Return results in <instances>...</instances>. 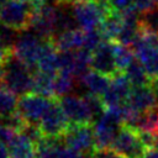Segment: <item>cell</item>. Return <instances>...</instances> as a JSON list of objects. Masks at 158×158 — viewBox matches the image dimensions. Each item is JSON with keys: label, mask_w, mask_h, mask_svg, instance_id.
I'll return each instance as SVG.
<instances>
[{"label": "cell", "mask_w": 158, "mask_h": 158, "mask_svg": "<svg viewBox=\"0 0 158 158\" xmlns=\"http://www.w3.org/2000/svg\"><path fill=\"white\" fill-rule=\"evenodd\" d=\"M33 73L31 72V67L14 56L7 63H5L2 85L20 96L31 93L33 89Z\"/></svg>", "instance_id": "6da1fadb"}, {"label": "cell", "mask_w": 158, "mask_h": 158, "mask_svg": "<svg viewBox=\"0 0 158 158\" xmlns=\"http://www.w3.org/2000/svg\"><path fill=\"white\" fill-rule=\"evenodd\" d=\"M33 7L30 0H7L0 9V23L16 30L27 31L31 27Z\"/></svg>", "instance_id": "7a4b0ae2"}, {"label": "cell", "mask_w": 158, "mask_h": 158, "mask_svg": "<svg viewBox=\"0 0 158 158\" xmlns=\"http://www.w3.org/2000/svg\"><path fill=\"white\" fill-rule=\"evenodd\" d=\"M57 98H47L37 93L21 95L17 104V111L30 123H38L42 116L48 111Z\"/></svg>", "instance_id": "3957f363"}, {"label": "cell", "mask_w": 158, "mask_h": 158, "mask_svg": "<svg viewBox=\"0 0 158 158\" xmlns=\"http://www.w3.org/2000/svg\"><path fill=\"white\" fill-rule=\"evenodd\" d=\"M37 125L44 137L62 138L65 135V132L70 126V122L67 115L64 114L63 109L60 107L58 98L54 100L52 106L42 116V118Z\"/></svg>", "instance_id": "277c9868"}, {"label": "cell", "mask_w": 158, "mask_h": 158, "mask_svg": "<svg viewBox=\"0 0 158 158\" xmlns=\"http://www.w3.org/2000/svg\"><path fill=\"white\" fill-rule=\"evenodd\" d=\"M74 19L79 28L84 31L98 30L105 17L96 0H81L70 4Z\"/></svg>", "instance_id": "5b68a950"}, {"label": "cell", "mask_w": 158, "mask_h": 158, "mask_svg": "<svg viewBox=\"0 0 158 158\" xmlns=\"http://www.w3.org/2000/svg\"><path fill=\"white\" fill-rule=\"evenodd\" d=\"M43 46V38L38 37L35 32L23 31V33L17 37L14 44V56L32 68L33 65H37Z\"/></svg>", "instance_id": "8992f818"}, {"label": "cell", "mask_w": 158, "mask_h": 158, "mask_svg": "<svg viewBox=\"0 0 158 158\" xmlns=\"http://www.w3.org/2000/svg\"><path fill=\"white\" fill-rule=\"evenodd\" d=\"M60 107L67 115L70 125L91 123L95 118L94 112L85 96L77 95H64L59 98Z\"/></svg>", "instance_id": "52a82bcc"}, {"label": "cell", "mask_w": 158, "mask_h": 158, "mask_svg": "<svg viewBox=\"0 0 158 158\" xmlns=\"http://www.w3.org/2000/svg\"><path fill=\"white\" fill-rule=\"evenodd\" d=\"M111 148L126 158H142L147 149L139 138L138 131L126 125L120 128Z\"/></svg>", "instance_id": "ba28073f"}, {"label": "cell", "mask_w": 158, "mask_h": 158, "mask_svg": "<svg viewBox=\"0 0 158 158\" xmlns=\"http://www.w3.org/2000/svg\"><path fill=\"white\" fill-rule=\"evenodd\" d=\"M57 6L47 2L33 10L31 30L38 37L49 40L57 33Z\"/></svg>", "instance_id": "9c48e42d"}, {"label": "cell", "mask_w": 158, "mask_h": 158, "mask_svg": "<svg viewBox=\"0 0 158 158\" xmlns=\"http://www.w3.org/2000/svg\"><path fill=\"white\" fill-rule=\"evenodd\" d=\"M64 144L80 151L83 153H93L95 149V135L91 123L70 125L65 135L62 137Z\"/></svg>", "instance_id": "30bf717a"}, {"label": "cell", "mask_w": 158, "mask_h": 158, "mask_svg": "<svg viewBox=\"0 0 158 158\" xmlns=\"http://www.w3.org/2000/svg\"><path fill=\"white\" fill-rule=\"evenodd\" d=\"M91 68L99 73H102L107 77H114L118 73L115 52H114V41L104 40L91 53Z\"/></svg>", "instance_id": "8fae6325"}, {"label": "cell", "mask_w": 158, "mask_h": 158, "mask_svg": "<svg viewBox=\"0 0 158 158\" xmlns=\"http://www.w3.org/2000/svg\"><path fill=\"white\" fill-rule=\"evenodd\" d=\"M131 89H132V84L130 83L125 73L118 72L117 74L111 77L110 86L101 96L105 107L118 106V105L126 104L128 95L131 93Z\"/></svg>", "instance_id": "7c38bea8"}, {"label": "cell", "mask_w": 158, "mask_h": 158, "mask_svg": "<svg viewBox=\"0 0 158 158\" xmlns=\"http://www.w3.org/2000/svg\"><path fill=\"white\" fill-rule=\"evenodd\" d=\"M127 104L133 111H147L157 106V99L149 84L132 86Z\"/></svg>", "instance_id": "4fadbf2b"}, {"label": "cell", "mask_w": 158, "mask_h": 158, "mask_svg": "<svg viewBox=\"0 0 158 158\" xmlns=\"http://www.w3.org/2000/svg\"><path fill=\"white\" fill-rule=\"evenodd\" d=\"M85 31L77 27L56 33L51 40L58 51H73L83 48Z\"/></svg>", "instance_id": "5bb4252c"}, {"label": "cell", "mask_w": 158, "mask_h": 158, "mask_svg": "<svg viewBox=\"0 0 158 158\" xmlns=\"http://www.w3.org/2000/svg\"><path fill=\"white\" fill-rule=\"evenodd\" d=\"M37 69L51 75L59 72V51L54 47L52 40H44L42 53L37 62Z\"/></svg>", "instance_id": "9a60e30c"}, {"label": "cell", "mask_w": 158, "mask_h": 158, "mask_svg": "<svg viewBox=\"0 0 158 158\" xmlns=\"http://www.w3.org/2000/svg\"><path fill=\"white\" fill-rule=\"evenodd\" d=\"M79 80H80L81 85L86 89L88 94L96 95V96H102L111 83L110 77H107L102 73H99L96 70L86 72Z\"/></svg>", "instance_id": "2e32d148"}, {"label": "cell", "mask_w": 158, "mask_h": 158, "mask_svg": "<svg viewBox=\"0 0 158 158\" xmlns=\"http://www.w3.org/2000/svg\"><path fill=\"white\" fill-rule=\"evenodd\" d=\"M11 158H35L36 144L22 132H17L7 144Z\"/></svg>", "instance_id": "e0dca14e"}, {"label": "cell", "mask_w": 158, "mask_h": 158, "mask_svg": "<svg viewBox=\"0 0 158 158\" xmlns=\"http://www.w3.org/2000/svg\"><path fill=\"white\" fill-rule=\"evenodd\" d=\"M123 20L120 14V11H112L109 15H106L99 27L102 38L107 41H117L118 35L122 30Z\"/></svg>", "instance_id": "ac0fdd59"}, {"label": "cell", "mask_w": 158, "mask_h": 158, "mask_svg": "<svg viewBox=\"0 0 158 158\" xmlns=\"http://www.w3.org/2000/svg\"><path fill=\"white\" fill-rule=\"evenodd\" d=\"M33 93L47 98H57L54 94V75L47 74L41 70L33 73Z\"/></svg>", "instance_id": "d6986e66"}, {"label": "cell", "mask_w": 158, "mask_h": 158, "mask_svg": "<svg viewBox=\"0 0 158 158\" xmlns=\"http://www.w3.org/2000/svg\"><path fill=\"white\" fill-rule=\"evenodd\" d=\"M19 100L16 94L0 84V120H4L17 111Z\"/></svg>", "instance_id": "ffe728a7"}, {"label": "cell", "mask_w": 158, "mask_h": 158, "mask_svg": "<svg viewBox=\"0 0 158 158\" xmlns=\"http://www.w3.org/2000/svg\"><path fill=\"white\" fill-rule=\"evenodd\" d=\"M123 73L127 77V79L130 80V83L132 84V86H141V85L149 84L151 77L147 73V70L144 69L143 64L137 58L128 65V68Z\"/></svg>", "instance_id": "44dd1931"}, {"label": "cell", "mask_w": 158, "mask_h": 158, "mask_svg": "<svg viewBox=\"0 0 158 158\" xmlns=\"http://www.w3.org/2000/svg\"><path fill=\"white\" fill-rule=\"evenodd\" d=\"M114 52H115V60L118 72H125L128 65L136 59L135 51L131 46L120 43V42H114Z\"/></svg>", "instance_id": "7402d4cb"}, {"label": "cell", "mask_w": 158, "mask_h": 158, "mask_svg": "<svg viewBox=\"0 0 158 158\" xmlns=\"http://www.w3.org/2000/svg\"><path fill=\"white\" fill-rule=\"evenodd\" d=\"M74 79L75 77L65 70H59L54 75V94L57 98L64 96L70 93L74 88Z\"/></svg>", "instance_id": "603a6c76"}, {"label": "cell", "mask_w": 158, "mask_h": 158, "mask_svg": "<svg viewBox=\"0 0 158 158\" xmlns=\"http://www.w3.org/2000/svg\"><path fill=\"white\" fill-rule=\"evenodd\" d=\"M139 27H141V30L158 35V4H156L151 9L141 12Z\"/></svg>", "instance_id": "cb8c5ba5"}, {"label": "cell", "mask_w": 158, "mask_h": 158, "mask_svg": "<svg viewBox=\"0 0 158 158\" xmlns=\"http://www.w3.org/2000/svg\"><path fill=\"white\" fill-rule=\"evenodd\" d=\"M102 41V35L100 32V30H90V31H85L84 35V44L83 48L88 49V51H94Z\"/></svg>", "instance_id": "d4e9b609"}, {"label": "cell", "mask_w": 158, "mask_h": 158, "mask_svg": "<svg viewBox=\"0 0 158 158\" xmlns=\"http://www.w3.org/2000/svg\"><path fill=\"white\" fill-rule=\"evenodd\" d=\"M17 37L19 36H17V31L16 30L0 23V44L14 47Z\"/></svg>", "instance_id": "484cf974"}, {"label": "cell", "mask_w": 158, "mask_h": 158, "mask_svg": "<svg viewBox=\"0 0 158 158\" xmlns=\"http://www.w3.org/2000/svg\"><path fill=\"white\" fill-rule=\"evenodd\" d=\"M56 158H85V153L77 151L67 144H60V147L57 151Z\"/></svg>", "instance_id": "4316f807"}, {"label": "cell", "mask_w": 158, "mask_h": 158, "mask_svg": "<svg viewBox=\"0 0 158 158\" xmlns=\"http://www.w3.org/2000/svg\"><path fill=\"white\" fill-rule=\"evenodd\" d=\"M90 156H91V158H126L122 154L114 151L111 147L102 148V149H94Z\"/></svg>", "instance_id": "83f0119b"}, {"label": "cell", "mask_w": 158, "mask_h": 158, "mask_svg": "<svg viewBox=\"0 0 158 158\" xmlns=\"http://www.w3.org/2000/svg\"><path fill=\"white\" fill-rule=\"evenodd\" d=\"M156 4H158V0H132V5L139 12H143V11L153 7Z\"/></svg>", "instance_id": "f1b7e54d"}, {"label": "cell", "mask_w": 158, "mask_h": 158, "mask_svg": "<svg viewBox=\"0 0 158 158\" xmlns=\"http://www.w3.org/2000/svg\"><path fill=\"white\" fill-rule=\"evenodd\" d=\"M14 57V47L0 44V63H7Z\"/></svg>", "instance_id": "f546056e"}, {"label": "cell", "mask_w": 158, "mask_h": 158, "mask_svg": "<svg viewBox=\"0 0 158 158\" xmlns=\"http://www.w3.org/2000/svg\"><path fill=\"white\" fill-rule=\"evenodd\" d=\"M110 4L115 11H122L132 5V0H110Z\"/></svg>", "instance_id": "4dcf8cb0"}, {"label": "cell", "mask_w": 158, "mask_h": 158, "mask_svg": "<svg viewBox=\"0 0 158 158\" xmlns=\"http://www.w3.org/2000/svg\"><path fill=\"white\" fill-rule=\"evenodd\" d=\"M142 158H158V148L157 147L147 148L146 152L143 153Z\"/></svg>", "instance_id": "1f68e13d"}, {"label": "cell", "mask_w": 158, "mask_h": 158, "mask_svg": "<svg viewBox=\"0 0 158 158\" xmlns=\"http://www.w3.org/2000/svg\"><path fill=\"white\" fill-rule=\"evenodd\" d=\"M149 86L152 88L154 95H156V99H157V105H158V77H153L151 78L149 80Z\"/></svg>", "instance_id": "d6a6232c"}, {"label": "cell", "mask_w": 158, "mask_h": 158, "mask_svg": "<svg viewBox=\"0 0 158 158\" xmlns=\"http://www.w3.org/2000/svg\"><path fill=\"white\" fill-rule=\"evenodd\" d=\"M6 146H7V144L0 142V158H11L9 147H6Z\"/></svg>", "instance_id": "836d02e7"}, {"label": "cell", "mask_w": 158, "mask_h": 158, "mask_svg": "<svg viewBox=\"0 0 158 158\" xmlns=\"http://www.w3.org/2000/svg\"><path fill=\"white\" fill-rule=\"evenodd\" d=\"M4 75H5V63H0V84H2Z\"/></svg>", "instance_id": "e575fe53"}, {"label": "cell", "mask_w": 158, "mask_h": 158, "mask_svg": "<svg viewBox=\"0 0 158 158\" xmlns=\"http://www.w3.org/2000/svg\"><path fill=\"white\" fill-rule=\"evenodd\" d=\"M56 1V4H70L69 0H53Z\"/></svg>", "instance_id": "d590c367"}, {"label": "cell", "mask_w": 158, "mask_h": 158, "mask_svg": "<svg viewBox=\"0 0 158 158\" xmlns=\"http://www.w3.org/2000/svg\"><path fill=\"white\" fill-rule=\"evenodd\" d=\"M6 1H7V0H0V9L2 7V5H4V4L6 2Z\"/></svg>", "instance_id": "8d00e7d4"}, {"label": "cell", "mask_w": 158, "mask_h": 158, "mask_svg": "<svg viewBox=\"0 0 158 158\" xmlns=\"http://www.w3.org/2000/svg\"><path fill=\"white\" fill-rule=\"evenodd\" d=\"M74 1H81V0H69V2L72 4V2H74Z\"/></svg>", "instance_id": "74e56055"}]
</instances>
